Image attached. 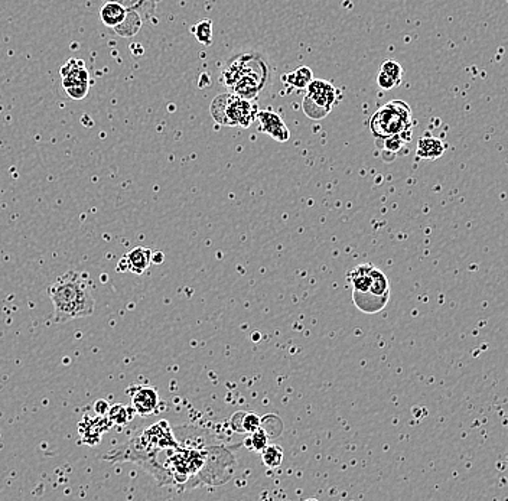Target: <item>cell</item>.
<instances>
[{"label":"cell","instance_id":"6da1fadb","mask_svg":"<svg viewBox=\"0 0 508 501\" xmlns=\"http://www.w3.org/2000/svg\"><path fill=\"white\" fill-rule=\"evenodd\" d=\"M48 296L54 307V321L65 324L93 315L95 299L93 283L85 273L69 271L48 288Z\"/></svg>","mask_w":508,"mask_h":501},{"label":"cell","instance_id":"7a4b0ae2","mask_svg":"<svg viewBox=\"0 0 508 501\" xmlns=\"http://www.w3.org/2000/svg\"><path fill=\"white\" fill-rule=\"evenodd\" d=\"M353 286V300L364 314H377L386 308L390 299V283L376 266L358 264L347 273Z\"/></svg>","mask_w":508,"mask_h":501},{"label":"cell","instance_id":"3957f363","mask_svg":"<svg viewBox=\"0 0 508 501\" xmlns=\"http://www.w3.org/2000/svg\"><path fill=\"white\" fill-rule=\"evenodd\" d=\"M243 78L256 80L264 88L267 87L270 80V70L268 62L263 54L256 51H244L228 59L220 77L221 83L230 88L234 83Z\"/></svg>","mask_w":508,"mask_h":501},{"label":"cell","instance_id":"277c9868","mask_svg":"<svg viewBox=\"0 0 508 501\" xmlns=\"http://www.w3.org/2000/svg\"><path fill=\"white\" fill-rule=\"evenodd\" d=\"M415 123L410 106L401 100H393L372 114L368 124L372 136L383 139L406 130H412Z\"/></svg>","mask_w":508,"mask_h":501},{"label":"cell","instance_id":"5b68a950","mask_svg":"<svg viewBox=\"0 0 508 501\" xmlns=\"http://www.w3.org/2000/svg\"><path fill=\"white\" fill-rule=\"evenodd\" d=\"M210 113L221 126H239L246 129L254 122L257 110L249 100L235 95L234 93H224L213 100Z\"/></svg>","mask_w":508,"mask_h":501},{"label":"cell","instance_id":"8992f818","mask_svg":"<svg viewBox=\"0 0 508 501\" xmlns=\"http://www.w3.org/2000/svg\"><path fill=\"white\" fill-rule=\"evenodd\" d=\"M336 88L325 80H312L303 97L302 110L312 120H322L336 103Z\"/></svg>","mask_w":508,"mask_h":501},{"label":"cell","instance_id":"52a82bcc","mask_svg":"<svg viewBox=\"0 0 508 501\" xmlns=\"http://www.w3.org/2000/svg\"><path fill=\"white\" fill-rule=\"evenodd\" d=\"M62 87L73 100H83L90 90V74L83 59H70L61 69Z\"/></svg>","mask_w":508,"mask_h":501},{"label":"cell","instance_id":"ba28073f","mask_svg":"<svg viewBox=\"0 0 508 501\" xmlns=\"http://www.w3.org/2000/svg\"><path fill=\"white\" fill-rule=\"evenodd\" d=\"M152 263V250L145 246L134 247L123 256L117 264V272H131L136 275L145 273Z\"/></svg>","mask_w":508,"mask_h":501},{"label":"cell","instance_id":"9c48e42d","mask_svg":"<svg viewBox=\"0 0 508 501\" xmlns=\"http://www.w3.org/2000/svg\"><path fill=\"white\" fill-rule=\"evenodd\" d=\"M131 409L139 416H149L156 412L159 406L158 390L150 386H133Z\"/></svg>","mask_w":508,"mask_h":501},{"label":"cell","instance_id":"30bf717a","mask_svg":"<svg viewBox=\"0 0 508 501\" xmlns=\"http://www.w3.org/2000/svg\"><path fill=\"white\" fill-rule=\"evenodd\" d=\"M256 119L260 123V130L270 138H273L275 141L282 143L290 139V130L278 113L272 110H261L257 112Z\"/></svg>","mask_w":508,"mask_h":501},{"label":"cell","instance_id":"8fae6325","mask_svg":"<svg viewBox=\"0 0 508 501\" xmlns=\"http://www.w3.org/2000/svg\"><path fill=\"white\" fill-rule=\"evenodd\" d=\"M127 12L129 11L123 5L116 2V0H107L103 6L100 8L98 16H100V20L103 22V25L114 29L126 19Z\"/></svg>","mask_w":508,"mask_h":501},{"label":"cell","instance_id":"7c38bea8","mask_svg":"<svg viewBox=\"0 0 508 501\" xmlns=\"http://www.w3.org/2000/svg\"><path fill=\"white\" fill-rule=\"evenodd\" d=\"M445 149H447V146L440 139L432 138V136H423L418 141L416 153L420 159L435 160L445 153Z\"/></svg>","mask_w":508,"mask_h":501},{"label":"cell","instance_id":"4fadbf2b","mask_svg":"<svg viewBox=\"0 0 508 501\" xmlns=\"http://www.w3.org/2000/svg\"><path fill=\"white\" fill-rule=\"evenodd\" d=\"M116 2L123 5L127 11L138 12L145 22L155 15L159 0H116Z\"/></svg>","mask_w":508,"mask_h":501},{"label":"cell","instance_id":"5bb4252c","mask_svg":"<svg viewBox=\"0 0 508 501\" xmlns=\"http://www.w3.org/2000/svg\"><path fill=\"white\" fill-rule=\"evenodd\" d=\"M142 23H143V19L141 18V15L138 12L129 11L126 19L119 26H116L113 30L122 38H133L139 32Z\"/></svg>","mask_w":508,"mask_h":501},{"label":"cell","instance_id":"9a60e30c","mask_svg":"<svg viewBox=\"0 0 508 501\" xmlns=\"http://www.w3.org/2000/svg\"><path fill=\"white\" fill-rule=\"evenodd\" d=\"M410 139H412V130H406L389 138L377 139V146L382 148L384 152L397 153L404 148V145H408L410 142Z\"/></svg>","mask_w":508,"mask_h":501},{"label":"cell","instance_id":"2e32d148","mask_svg":"<svg viewBox=\"0 0 508 501\" xmlns=\"http://www.w3.org/2000/svg\"><path fill=\"white\" fill-rule=\"evenodd\" d=\"M314 80V73L308 66H299L297 70L283 76V81L286 86H292L297 90H303L309 86V83Z\"/></svg>","mask_w":508,"mask_h":501},{"label":"cell","instance_id":"e0dca14e","mask_svg":"<svg viewBox=\"0 0 508 501\" xmlns=\"http://www.w3.org/2000/svg\"><path fill=\"white\" fill-rule=\"evenodd\" d=\"M191 32L194 33L195 40L199 44L206 45V47H210L213 44V33H214L213 32V20L206 19V20L198 22L196 25H194L191 28Z\"/></svg>","mask_w":508,"mask_h":501},{"label":"cell","instance_id":"ac0fdd59","mask_svg":"<svg viewBox=\"0 0 508 501\" xmlns=\"http://www.w3.org/2000/svg\"><path fill=\"white\" fill-rule=\"evenodd\" d=\"M263 464L268 468H278L283 462V449L279 445H267L261 451Z\"/></svg>","mask_w":508,"mask_h":501},{"label":"cell","instance_id":"d6986e66","mask_svg":"<svg viewBox=\"0 0 508 501\" xmlns=\"http://www.w3.org/2000/svg\"><path fill=\"white\" fill-rule=\"evenodd\" d=\"M110 420L119 426H123V425H127L133 415H134V411L129 406H124V405H114V406H110L109 412H107Z\"/></svg>","mask_w":508,"mask_h":501},{"label":"cell","instance_id":"ffe728a7","mask_svg":"<svg viewBox=\"0 0 508 501\" xmlns=\"http://www.w3.org/2000/svg\"><path fill=\"white\" fill-rule=\"evenodd\" d=\"M380 73H383L384 76L390 77L397 86H400L401 81H403V74H404V71H403V69H401V65H400L397 61H394V59H387V61H384V62L382 64V66H380Z\"/></svg>","mask_w":508,"mask_h":501},{"label":"cell","instance_id":"44dd1931","mask_svg":"<svg viewBox=\"0 0 508 501\" xmlns=\"http://www.w3.org/2000/svg\"><path fill=\"white\" fill-rule=\"evenodd\" d=\"M246 445L257 452H261L267 445H268V435L267 432L261 428H259L257 430H254L252 433V437L246 441Z\"/></svg>","mask_w":508,"mask_h":501},{"label":"cell","instance_id":"7402d4cb","mask_svg":"<svg viewBox=\"0 0 508 501\" xmlns=\"http://www.w3.org/2000/svg\"><path fill=\"white\" fill-rule=\"evenodd\" d=\"M242 426L237 430H242L244 433H253L259 428H261V419L256 413H242Z\"/></svg>","mask_w":508,"mask_h":501},{"label":"cell","instance_id":"603a6c76","mask_svg":"<svg viewBox=\"0 0 508 501\" xmlns=\"http://www.w3.org/2000/svg\"><path fill=\"white\" fill-rule=\"evenodd\" d=\"M377 84H379V87L383 88V90H391V88H394V87H398L390 77L384 76V74L380 73V71H379V76H377Z\"/></svg>","mask_w":508,"mask_h":501},{"label":"cell","instance_id":"cb8c5ba5","mask_svg":"<svg viewBox=\"0 0 508 501\" xmlns=\"http://www.w3.org/2000/svg\"><path fill=\"white\" fill-rule=\"evenodd\" d=\"M109 409H110V405L107 403V400H105V399H100L94 403V411L100 416H106Z\"/></svg>","mask_w":508,"mask_h":501},{"label":"cell","instance_id":"d4e9b609","mask_svg":"<svg viewBox=\"0 0 508 501\" xmlns=\"http://www.w3.org/2000/svg\"><path fill=\"white\" fill-rule=\"evenodd\" d=\"M163 259H165V254L162 252H152V263L160 264V263H163Z\"/></svg>","mask_w":508,"mask_h":501}]
</instances>
